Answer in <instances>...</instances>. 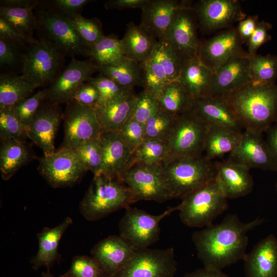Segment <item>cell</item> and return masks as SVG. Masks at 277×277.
Segmentation results:
<instances>
[{"mask_svg": "<svg viewBox=\"0 0 277 277\" xmlns=\"http://www.w3.org/2000/svg\"><path fill=\"white\" fill-rule=\"evenodd\" d=\"M275 187H276V191H277V183L276 184Z\"/></svg>", "mask_w": 277, "mask_h": 277, "instance_id": "be15d7a7", "label": "cell"}, {"mask_svg": "<svg viewBox=\"0 0 277 277\" xmlns=\"http://www.w3.org/2000/svg\"><path fill=\"white\" fill-rule=\"evenodd\" d=\"M258 22L257 15L249 16L239 22L236 30L243 43H247Z\"/></svg>", "mask_w": 277, "mask_h": 277, "instance_id": "9f6ffc18", "label": "cell"}, {"mask_svg": "<svg viewBox=\"0 0 277 277\" xmlns=\"http://www.w3.org/2000/svg\"><path fill=\"white\" fill-rule=\"evenodd\" d=\"M0 171L7 181L23 166L36 158L26 142L9 140L1 141Z\"/></svg>", "mask_w": 277, "mask_h": 277, "instance_id": "f546056e", "label": "cell"}, {"mask_svg": "<svg viewBox=\"0 0 277 277\" xmlns=\"http://www.w3.org/2000/svg\"><path fill=\"white\" fill-rule=\"evenodd\" d=\"M87 82L94 85L99 92L98 101L93 109L133 89L124 87L101 73L91 77Z\"/></svg>", "mask_w": 277, "mask_h": 277, "instance_id": "7dc6e473", "label": "cell"}, {"mask_svg": "<svg viewBox=\"0 0 277 277\" xmlns=\"http://www.w3.org/2000/svg\"><path fill=\"white\" fill-rule=\"evenodd\" d=\"M149 1L150 0H110L105 3V7L107 9H143Z\"/></svg>", "mask_w": 277, "mask_h": 277, "instance_id": "6f0895ef", "label": "cell"}, {"mask_svg": "<svg viewBox=\"0 0 277 277\" xmlns=\"http://www.w3.org/2000/svg\"><path fill=\"white\" fill-rule=\"evenodd\" d=\"M267 132L266 142L277 166V121Z\"/></svg>", "mask_w": 277, "mask_h": 277, "instance_id": "680465c9", "label": "cell"}, {"mask_svg": "<svg viewBox=\"0 0 277 277\" xmlns=\"http://www.w3.org/2000/svg\"><path fill=\"white\" fill-rule=\"evenodd\" d=\"M250 73L253 84H275L277 78V56L271 54L250 55Z\"/></svg>", "mask_w": 277, "mask_h": 277, "instance_id": "74e56055", "label": "cell"}, {"mask_svg": "<svg viewBox=\"0 0 277 277\" xmlns=\"http://www.w3.org/2000/svg\"><path fill=\"white\" fill-rule=\"evenodd\" d=\"M213 72L196 56L183 63L177 81L193 100L211 95Z\"/></svg>", "mask_w": 277, "mask_h": 277, "instance_id": "484cf974", "label": "cell"}, {"mask_svg": "<svg viewBox=\"0 0 277 277\" xmlns=\"http://www.w3.org/2000/svg\"><path fill=\"white\" fill-rule=\"evenodd\" d=\"M242 134V131L232 128L208 126L204 144V156L212 161L226 153L230 154L240 144Z\"/></svg>", "mask_w": 277, "mask_h": 277, "instance_id": "4dcf8cb0", "label": "cell"}, {"mask_svg": "<svg viewBox=\"0 0 277 277\" xmlns=\"http://www.w3.org/2000/svg\"><path fill=\"white\" fill-rule=\"evenodd\" d=\"M72 222V219L67 216L57 226L45 227L37 234L38 249L30 261L34 270L45 267L49 270L58 259V248L61 239Z\"/></svg>", "mask_w": 277, "mask_h": 277, "instance_id": "83f0119b", "label": "cell"}, {"mask_svg": "<svg viewBox=\"0 0 277 277\" xmlns=\"http://www.w3.org/2000/svg\"><path fill=\"white\" fill-rule=\"evenodd\" d=\"M208 126L243 129L225 100L218 96H208L194 100L189 111Z\"/></svg>", "mask_w": 277, "mask_h": 277, "instance_id": "cb8c5ba5", "label": "cell"}, {"mask_svg": "<svg viewBox=\"0 0 277 277\" xmlns=\"http://www.w3.org/2000/svg\"><path fill=\"white\" fill-rule=\"evenodd\" d=\"M63 120L62 147L74 149L85 142L98 139L103 132L94 109L74 101L67 103Z\"/></svg>", "mask_w": 277, "mask_h": 277, "instance_id": "4fadbf2b", "label": "cell"}, {"mask_svg": "<svg viewBox=\"0 0 277 277\" xmlns=\"http://www.w3.org/2000/svg\"><path fill=\"white\" fill-rule=\"evenodd\" d=\"M216 180L227 199H233L250 193L254 185L246 166L230 159L215 163Z\"/></svg>", "mask_w": 277, "mask_h": 277, "instance_id": "603a6c76", "label": "cell"}, {"mask_svg": "<svg viewBox=\"0 0 277 277\" xmlns=\"http://www.w3.org/2000/svg\"><path fill=\"white\" fill-rule=\"evenodd\" d=\"M189 6L190 3L186 1L150 0L142 9L140 26L157 41L165 40L177 12Z\"/></svg>", "mask_w": 277, "mask_h": 277, "instance_id": "ffe728a7", "label": "cell"}, {"mask_svg": "<svg viewBox=\"0 0 277 277\" xmlns=\"http://www.w3.org/2000/svg\"><path fill=\"white\" fill-rule=\"evenodd\" d=\"M178 211L182 222L193 228H204L228 208V199L216 179L182 200Z\"/></svg>", "mask_w": 277, "mask_h": 277, "instance_id": "5b68a950", "label": "cell"}, {"mask_svg": "<svg viewBox=\"0 0 277 277\" xmlns=\"http://www.w3.org/2000/svg\"><path fill=\"white\" fill-rule=\"evenodd\" d=\"M39 160V173L55 188L73 186L88 171L73 149L61 147L51 155H43Z\"/></svg>", "mask_w": 277, "mask_h": 277, "instance_id": "8fae6325", "label": "cell"}, {"mask_svg": "<svg viewBox=\"0 0 277 277\" xmlns=\"http://www.w3.org/2000/svg\"><path fill=\"white\" fill-rule=\"evenodd\" d=\"M178 209V206L169 207L160 214L152 215L129 206L119 222V235L135 250L147 248L160 239L161 221Z\"/></svg>", "mask_w": 277, "mask_h": 277, "instance_id": "ba28073f", "label": "cell"}, {"mask_svg": "<svg viewBox=\"0 0 277 277\" xmlns=\"http://www.w3.org/2000/svg\"><path fill=\"white\" fill-rule=\"evenodd\" d=\"M64 115L59 104L46 100L26 127L28 138L42 150L44 155L55 151L54 138Z\"/></svg>", "mask_w": 277, "mask_h": 277, "instance_id": "2e32d148", "label": "cell"}, {"mask_svg": "<svg viewBox=\"0 0 277 277\" xmlns=\"http://www.w3.org/2000/svg\"><path fill=\"white\" fill-rule=\"evenodd\" d=\"M157 98L160 108L177 115L189 111L194 102L177 81L167 84Z\"/></svg>", "mask_w": 277, "mask_h": 277, "instance_id": "d590c367", "label": "cell"}, {"mask_svg": "<svg viewBox=\"0 0 277 277\" xmlns=\"http://www.w3.org/2000/svg\"><path fill=\"white\" fill-rule=\"evenodd\" d=\"M136 202L153 201L162 203L172 199L163 175L161 163L135 164L118 174Z\"/></svg>", "mask_w": 277, "mask_h": 277, "instance_id": "52a82bcc", "label": "cell"}, {"mask_svg": "<svg viewBox=\"0 0 277 277\" xmlns=\"http://www.w3.org/2000/svg\"><path fill=\"white\" fill-rule=\"evenodd\" d=\"M151 54L162 66L169 83L177 81L183 62L167 40L157 41Z\"/></svg>", "mask_w": 277, "mask_h": 277, "instance_id": "ab89813d", "label": "cell"}, {"mask_svg": "<svg viewBox=\"0 0 277 277\" xmlns=\"http://www.w3.org/2000/svg\"><path fill=\"white\" fill-rule=\"evenodd\" d=\"M208 127L191 111L179 115L172 131L165 141L169 153L162 162L202 155Z\"/></svg>", "mask_w": 277, "mask_h": 277, "instance_id": "30bf717a", "label": "cell"}, {"mask_svg": "<svg viewBox=\"0 0 277 277\" xmlns=\"http://www.w3.org/2000/svg\"><path fill=\"white\" fill-rule=\"evenodd\" d=\"M159 109L157 97L153 94L144 89L135 95L130 117L144 125Z\"/></svg>", "mask_w": 277, "mask_h": 277, "instance_id": "bcb514c9", "label": "cell"}, {"mask_svg": "<svg viewBox=\"0 0 277 277\" xmlns=\"http://www.w3.org/2000/svg\"><path fill=\"white\" fill-rule=\"evenodd\" d=\"M243 43L236 28H227L200 43L197 57L214 72L241 52Z\"/></svg>", "mask_w": 277, "mask_h": 277, "instance_id": "d6986e66", "label": "cell"}, {"mask_svg": "<svg viewBox=\"0 0 277 277\" xmlns=\"http://www.w3.org/2000/svg\"><path fill=\"white\" fill-rule=\"evenodd\" d=\"M33 8L0 7V18L6 21L32 41L36 23Z\"/></svg>", "mask_w": 277, "mask_h": 277, "instance_id": "f35d334b", "label": "cell"}, {"mask_svg": "<svg viewBox=\"0 0 277 277\" xmlns=\"http://www.w3.org/2000/svg\"><path fill=\"white\" fill-rule=\"evenodd\" d=\"M41 277H54V275L51 273L49 270H48L47 272H43Z\"/></svg>", "mask_w": 277, "mask_h": 277, "instance_id": "6125c7cd", "label": "cell"}, {"mask_svg": "<svg viewBox=\"0 0 277 277\" xmlns=\"http://www.w3.org/2000/svg\"><path fill=\"white\" fill-rule=\"evenodd\" d=\"M35 16L38 39L63 57L87 55V48L67 17L48 8L37 9Z\"/></svg>", "mask_w": 277, "mask_h": 277, "instance_id": "8992f818", "label": "cell"}, {"mask_svg": "<svg viewBox=\"0 0 277 277\" xmlns=\"http://www.w3.org/2000/svg\"><path fill=\"white\" fill-rule=\"evenodd\" d=\"M193 9L200 27L205 32L227 29L246 17L237 0H203Z\"/></svg>", "mask_w": 277, "mask_h": 277, "instance_id": "e0dca14e", "label": "cell"}, {"mask_svg": "<svg viewBox=\"0 0 277 277\" xmlns=\"http://www.w3.org/2000/svg\"><path fill=\"white\" fill-rule=\"evenodd\" d=\"M251 83L250 55L242 50L213 72L211 95L224 96Z\"/></svg>", "mask_w": 277, "mask_h": 277, "instance_id": "ac0fdd59", "label": "cell"}, {"mask_svg": "<svg viewBox=\"0 0 277 277\" xmlns=\"http://www.w3.org/2000/svg\"><path fill=\"white\" fill-rule=\"evenodd\" d=\"M178 116L160 108L144 124L145 139L166 141L175 125Z\"/></svg>", "mask_w": 277, "mask_h": 277, "instance_id": "60d3db41", "label": "cell"}, {"mask_svg": "<svg viewBox=\"0 0 277 277\" xmlns=\"http://www.w3.org/2000/svg\"><path fill=\"white\" fill-rule=\"evenodd\" d=\"M194 14L191 6L180 10L167 34L166 40L183 63L197 56L200 43Z\"/></svg>", "mask_w": 277, "mask_h": 277, "instance_id": "5bb4252c", "label": "cell"}, {"mask_svg": "<svg viewBox=\"0 0 277 277\" xmlns=\"http://www.w3.org/2000/svg\"><path fill=\"white\" fill-rule=\"evenodd\" d=\"M98 66L91 60L73 59L47 89V101L60 104L72 101L77 88L87 82Z\"/></svg>", "mask_w": 277, "mask_h": 277, "instance_id": "9a60e30c", "label": "cell"}, {"mask_svg": "<svg viewBox=\"0 0 277 277\" xmlns=\"http://www.w3.org/2000/svg\"><path fill=\"white\" fill-rule=\"evenodd\" d=\"M98 71L126 88L144 86V72L141 64L129 58L114 65L98 67Z\"/></svg>", "mask_w": 277, "mask_h": 277, "instance_id": "d6a6232c", "label": "cell"}, {"mask_svg": "<svg viewBox=\"0 0 277 277\" xmlns=\"http://www.w3.org/2000/svg\"><path fill=\"white\" fill-rule=\"evenodd\" d=\"M73 149L88 170L94 175L102 172L103 156L98 139L85 142Z\"/></svg>", "mask_w": 277, "mask_h": 277, "instance_id": "ee69618b", "label": "cell"}, {"mask_svg": "<svg viewBox=\"0 0 277 277\" xmlns=\"http://www.w3.org/2000/svg\"><path fill=\"white\" fill-rule=\"evenodd\" d=\"M229 158L250 169L277 171L276 165L266 141L262 135L247 130L243 132L240 144Z\"/></svg>", "mask_w": 277, "mask_h": 277, "instance_id": "7402d4cb", "label": "cell"}, {"mask_svg": "<svg viewBox=\"0 0 277 277\" xmlns=\"http://www.w3.org/2000/svg\"><path fill=\"white\" fill-rule=\"evenodd\" d=\"M64 57L39 39L22 53L21 76L37 87L50 85L61 73Z\"/></svg>", "mask_w": 277, "mask_h": 277, "instance_id": "9c48e42d", "label": "cell"}, {"mask_svg": "<svg viewBox=\"0 0 277 277\" xmlns=\"http://www.w3.org/2000/svg\"><path fill=\"white\" fill-rule=\"evenodd\" d=\"M1 6L17 8H33L36 7L39 1L36 0H3Z\"/></svg>", "mask_w": 277, "mask_h": 277, "instance_id": "94428289", "label": "cell"}, {"mask_svg": "<svg viewBox=\"0 0 277 277\" xmlns=\"http://www.w3.org/2000/svg\"><path fill=\"white\" fill-rule=\"evenodd\" d=\"M47 100V89L38 90L33 95L10 107L14 115L26 127L31 123L41 105Z\"/></svg>", "mask_w": 277, "mask_h": 277, "instance_id": "f6af8a7d", "label": "cell"}, {"mask_svg": "<svg viewBox=\"0 0 277 277\" xmlns=\"http://www.w3.org/2000/svg\"><path fill=\"white\" fill-rule=\"evenodd\" d=\"M134 197L118 175L104 172L94 175L80 203V212L88 221H95L135 203Z\"/></svg>", "mask_w": 277, "mask_h": 277, "instance_id": "3957f363", "label": "cell"}, {"mask_svg": "<svg viewBox=\"0 0 277 277\" xmlns=\"http://www.w3.org/2000/svg\"><path fill=\"white\" fill-rule=\"evenodd\" d=\"M90 1L88 0H54L48 3V8L71 18L81 14L80 11Z\"/></svg>", "mask_w": 277, "mask_h": 277, "instance_id": "f907efd6", "label": "cell"}, {"mask_svg": "<svg viewBox=\"0 0 277 277\" xmlns=\"http://www.w3.org/2000/svg\"><path fill=\"white\" fill-rule=\"evenodd\" d=\"M1 141L14 140L26 142L28 138L25 126L13 113L11 108L0 110Z\"/></svg>", "mask_w": 277, "mask_h": 277, "instance_id": "7bdbcfd3", "label": "cell"}, {"mask_svg": "<svg viewBox=\"0 0 277 277\" xmlns=\"http://www.w3.org/2000/svg\"><path fill=\"white\" fill-rule=\"evenodd\" d=\"M121 41L126 57L140 64L149 57L157 41L140 26L132 22L127 25L126 33Z\"/></svg>", "mask_w": 277, "mask_h": 277, "instance_id": "1f68e13d", "label": "cell"}, {"mask_svg": "<svg viewBox=\"0 0 277 277\" xmlns=\"http://www.w3.org/2000/svg\"><path fill=\"white\" fill-rule=\"evenodd\" d=\"M136 94L133 89L94 108L103 131H119L130 118Z\"/></svg>", "mask_w": 277, "mask_h": 277, "instance_id": "4316f807", "label": "cell"}, {"mask_svg": "<svg viewBox=\"0 0 277 277\" xmlns=\"http://www.w3.org/2000/svg\"><path fill=\"white\" fill-rule=\"evenodd\" d=\"M177 267L173 248L141 249L114 277H173Z\"/></svg>", "mask_w": 277, "mask_h": 277, "instance_id": "7c38bea8", "label": "cell"}, {"mask_svg": "<svg viewBox=\"0 0 277 277\" xmlns=\"http://www.w3.org/2000/svg\"><path fill=\"white\" fill-rule=\"evenodd\" d=\"M38 88L21 75H2L0 78V110L10 108L30 97Z\"/></svg>", "mask_w": 277, "mask_h": 277, "instance_id": "836d02e7", "label": "cell"}, {"mask_svg": "<svg viewBox=\"0 0 277 277\" xmlns=\"http://www.w3.org/2000/svg\"><path fill=\"white\" fill-rule=\"evenodd\" d=\"M184 277H229L222 270L204 267L185 274Z\"/></svg>", "mask_w": 277, "mask_h": 277, "instance_id": "91938a15", "label": "cell"}, {"mask_svg": "<svg viewBox=\"0 0 277 277\" xmlns=\"http://www.w3.org/2000/svg\"><path fill=\"white\" fill-rule=\"evenodd\" d=\"M245 130L262 135L277 121V85L252 83L221 96Z\"/></svg>", "mask_w": 277, "mask_h": 277, "instance_id": "7a4b0ae2", "label": "cell"}, {"mask_svg": "<svg viewBox=\"0 0 277 277\" xmlns=\"http://www.w3.org/2000/svg\"><path fill=\"white\" fill-rule=\"evenodd\" d=\"M58 277H105L98 263L91 256L76 255L73 258L70 269Z\"/></svg>", "mask_w": 277, "mask_h": 277, "instance_id": "c3c4849f", "label": "cell"}, {"mask_svg": "<svg viewBox=\"0 0 277 277\" xmlns=\"http://www.w3.org/2000/svg\"><path fill=\"white\" fill-rule=\"evenodd\" d=\"M87 55L98 67L114 65L128 58L121 39L114 35L105 36L87 50Z\"/></svg>", "mask_w": 277, "mask_h": 277, "instance_id": "e575fe53", "label": "cell"}, {"mask_svg": "<svg viewBox=\"0 0 277 277\" xmlns=\"http://www.w3.org/2000/svg\"><path fill=\"white\" fill-rule=\"evenodd\" d=\"M102 152V172L118 175L126 167L132 152L118 131H103L98 138Z\"/></svg>", "mask_w": 277, "mask_h": 277, "instance_id": "f1b7e54d", "label": "cell"}, {"mask_svg": "<svg viewBox=\"0 0 277 277\" xmlns=\"http://www.w3.org/2000/svg\"><path fill=\"white\" fill-rule=\"evenodd\" d=\"M263 222L256 217L244 223L236 214H230L220 224L195 231L191 239L204 267L222 270L244 260L248 243L247 233Z\"/></svg>", "mask_w": 277, "mask_h": 277, "instance_id": "6da1fadb", "label": "cell"}, {"mask_svg": "<svg viewBox=\"0 0 277 277\" xmlns=\"http://www.w3.org/2000/svg\"><path fill=\"white\" fill-rule=\"evenodd\" d=\"M272 28L271 25L264 21L259 22L247 42L248 53L250 55L256 54L258 49L263 44L271 39L268 31Z\"/></svg>", "mask_w": 277, "mask_h": 277, "instance_id": "db71d44e", "label": "cell"}, {"mask_svg": "<svg viewBox=\"0 0 277 277\" xmlns=\"http://www.w3.org/2000/svg\"><path fill=\"white\" fill-rule=\"evenodd\" d=\"M68 18L87 50L105 36L100 22L96 19L86 18L81 14Z\"/></svg>", "mask_w": 277, "mask_h": 277, "instance_id": "b9f144b4", "label": "cell"}, {"mask_svg": "<svg viewBox=\"0 0 277 277\" xmlns=\"http://www.w3.org/2000/svg\"><path fill=\"white\" fill-rule=\"evenodd\" d=\"M161 164L172 199L182 200L216 178L215 163L205 156L180 157Z\"/></svg>", "mask_w": 277, "mask_h": 277, "instance_id": "277c9868", "label": "cell"}, {"mask_svg": "<svg viewBox=\"0 0 277 277\" xmlns=\"http://www.w3.org/2000/svg\"><path fill=\"white\" fill-rule=\"evenodd\" d=\"M243 261L246 277H277V239L273 234L265 238Z\"/></svg>", "mask_w": 277, "mask_h": 277, "instance_id": "d4e9b609", "label": "cell"}, {"mask_svg": "<svg viewBox=\"0 0 277 277\" xmlns=\"http://www.w3.org/2000/svg\"><path fill=\"white\" fill-rule=\"evenodd\" d=\"M99 99V92L93 84L85 82L81 84L74 92L72 101L92 108L97 104Z\"/></svg>", "mask_w": 277, "mask_h": 277, "instance_id": "f5cc1de1", "label": "cell"}, {"mask_svg": "<svg viewBox=\"0 0 277 277\" xmlns=\"http://www.w3.org/2000/svg\"><path fill=\"white\" fill-rule=\"evenodd\" d=\"M135 250L120 235H111L95 245L91 254L105 277H114L124 268Z\"/></svg>", "mask_w": 277, "mask_h": 277, "instance_id": "44dd1931", "label": "cell"}, {"mask_svg": "<svg viewBox=\"0 0 277 277\" xmlns=\"http://www.w3.org/2000/svg\"><path fill=\"white\" fill-rule=\"evenodd\" d=\"M118 132L132 153L145 139L144 125L131 117Z\"/></svg>", "mask_w": 277, "mask_h": 277, "instance_id": "681fc988", "label": "cell"}, {"mask_svg": "<svg viewBox=\"0 0 277 277\" xmlns=\"http://www.w3.org/2000/svg\"><path fill=\"white\" fill-rule=\"evenodd\" d=\"M168 153L165 141L145 139L132 152L125 169L138 163L152 165L161 163L167 157Z\"/></svg>", "mask_w": 277, "mask_h": 277, "instance_id": "8d00e7d4", "label": "cell"}, {"mask_svg": "<svg viewBox=\"0 0 277 277\" xmlns=\"http://www.w3.org/2000/svg\"><path fill=\"white\" fill-rule=\"evenodd\" d=\"M19 49L13 43L0 37L1 65L13 66L21 63L22 53Z\"/></svg>", "mask_w": 277, "mask_h": 277, "instance_id": "11a10c76", "label": "cell"}, {"mask_svg": "<svg viewBox=\"0 0 277 277\" xmlns=\"http://www.w3.org/2000/svg\"><path fill=\"white\" fill-rule=\"evenodd\" d=\"M0 37L25 50L34 42L6 21L0 18Z\"/></svg>", "mask_w": 277, "mask_h": 277, "instance_id": "816d5d0a", "label": "cell"}]
</instances>
